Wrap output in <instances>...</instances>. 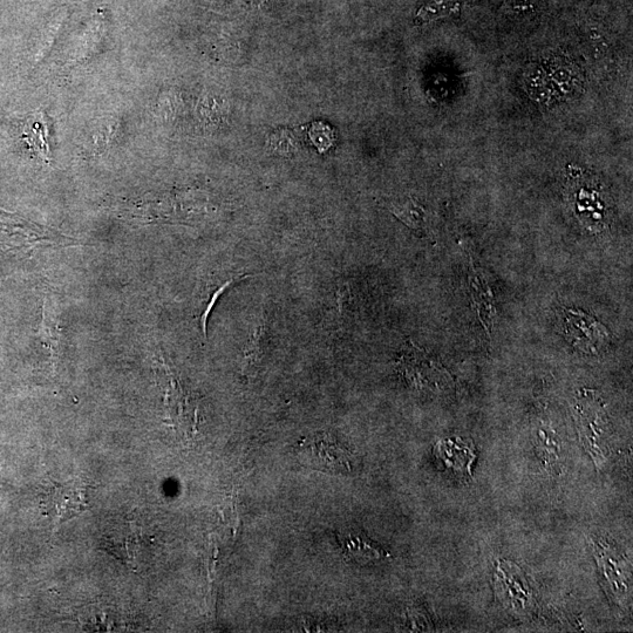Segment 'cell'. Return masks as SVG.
Returning <instances> with one entry per match:
<instances>
[{"mask_svg": "<svg viewBox=\"0 0 633 633\" xmlns=\"http://www.w3.org/2000/svg\"><path fill=\"white\" fill-rule=\"evenodd\" d=\"M77 240L59 231L38 226L20 217L0 213V245L9 250L31 253L38 248L73 247Z\"/></svg>", "mask_w": 633, "mask_h": 633, "instance_id": "1", "label": "cell"}, {"mask_svg": "<svg viewBox=\"0 0 633 633\" xmlns=\"http://www.w3.org/2000/svg\"><path fill=\"white\" fill-rule=\"evenodd\" d=\"M303 464L333 474H347L355 467V458L342 442L329 433L310 435L298 445Z\"/></svg>", "mask_w": 633, "mask_h": 633, "instance_id": "2", "label": "cell"}, {"mask_svg": "<svg viewBox=\"0 0 633 633\" xmlns=\"http://www.w3.org/2000/svg\"><path fill=\"white\" fill-rule=\"evenodd\" d=\"M92 489L81 481L51 482L45 506L57 524L73 519L91 508Z\"/></svg>", "mask_w": 633, "mask_h": 633, "instance_id": "3", "label": "cell"}, {"mask_svg": "<svg viewBox=\"0 0 633 633\" xmlns=\"http://www.w3.org/2000/svg\"><path fill=\"white\" fill-rule=\"evenodd\" d=\"M564 335L576 349L598 355L608 346L610 333L600 322L580 310H563Z\"/></svg>", "mask_w": 633, "mask_h": 633, "instance_id": "4", "label": "cell"}, {"mask_svg": "<svg viewBox=\"0 0 633 633\" xmlns=\"http://www.w3.org/2000/svg\"><path fill=\"white\" fill-rule=\"evenodd\" d=\"M161 369L162 386L163 391H165V405L169 419L178 428L192 427L196 417V410L193 407L192 400H190L180 381L163 359L161 360Z\"/></svg>", "mask_w": 633, "mask_h": 633, "instance_id": "5", "label": "cell"}, {"mask_svg": "<svg viewBox=\"0 0 633 633\" xmlns=\"http://www.w3.org/2000/svg\"><path fill=\"white\" fill-rule=\"evenodd\" d=\"M247 277L243 272L221 270L215 271L204 281L199 296V321L204 337H207L209 315L216 302L230 287Z\"/></svg>", "mask_w": 633, "mask_h": 633, "instance_id": "6", "label": "cell"}, {"mask_svg": "<svg viewBox=\"0 0 633 633\" xmlns=\"http://www.w3.org/2000/svg\"><path fill=\"white\" fill-rule=\"evenodd\" d=\"M339 546L344 553L359 564H370L384 561L390 557L378 543L373 542L362 530L357 528H345L337 533Z\"/></svg>", "mask_w": 633, "mask_h": 633, "instance_id": "7", "label": "cell"}, {"mask_svg": "<svg viewBox=\"0 0 633 633\" xmlns=\"http://www.w3.org/2000/svg\"><path fill=\"white\" fill-rule=\"evenodd\" d=\"M270 342L268 318L262 313L250 329L249 337L243 349V370L254 374L260 367Z\"/></svg>", "mask_w": 633, "mask_h": 633, "instance_id": "8", "label": "cell"}, {"mask_svg": "<svg viewBox=\"0 0 633 633\" xmlns=\"http://www.w3.org/2000/svg\"><path fill=\"white\" fill-rule=\"evenodd\" d=\"M39 337L47 351L50 352L52 366H57L61 343L60 315L56 304L49 297H46L44 301Z\"/></svg>", "mask_w": 633, "mask_h": 633, "instance_id": "9", "label": "cell"}, {"mask_svg": "<svg viewBox=\"0 0 633 633\" xmlns=\"http://www.w3.org/2000/svg\"><path fill=\"white\" fill-rule=\"evenodd\" d=\"M102 546L122 561H133L139 549V535L128 523L119 524L104 537Z\"/></svg>", "mask_w": 633, "mask_h": 633, "instance_id": "10", "label": "cell"}, {"mask_svg": "<svg viewBox=\"0 0 633 633\" xmlns=\"http://www.w3.org/2000/svg\"><path fill=\"white\" fill-rule=\"evenodd\" d=\"M387 208L408 228L419 236H430L427 226V213L420 203L413 199L405 201H392L387 203Z\"/></svg>", "mask_w": 633, "mask_h": 633, "instance_id": "11", "label": "cell"}, {"mask_svg": "<svg viewBox=\"0 0 633 633\" xmlns=\"http://www.w3.org/2000/svg\"><path fill=\"white\" fill-rule=\"evenodd\" d=\"M499 582L502 583L503 587L507 591H505V598L507 601L512 602L510 604L513 605L515 597V609L517 611H521L522 609L528 607L529 603V590L527 588V584H524V578L519 571H514V569L509 568L507 566V570L499 569Z\"/></svg>", "mask_w": 633, "mask_h": 633, "instance_id": "12", "label": "cell"}, {"mask_svg": "<svg viewBox=\"0 0 633 633\" xmlns=\"http://www.w3.org/2000/svg\"><path fill=\"white\" fill-rule=\"evenodd\" d=\"M598 560L602 562L603 573L608 578L612 592L618 597L628 594V585L625 583L626 576L623 574L624 571L619 566L617 558L611 555H602Z\"/></svg>", "mask_w": 633, "mask_h": 633, "instance_id": "13", "label": "cell"}, {"mask_svg": "<svg viewBox=\"0 0 633 633\" xmlns=\"http://www.w3.org/2000/svg\"><path fill=\"white\" fill-rule=\"evenodd\" d=\"M534 0H513V8L515 10L526 11L532 8Z\"/></svg>", "mask_w": 633, "mask_h": 633, "instance_id": "14", "label": "cell"}]
</instances>
